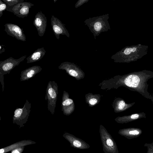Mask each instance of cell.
Segmentation results:
<instances>
[{"label":"cell","mask_w":153,"mask_h":153,"mask_svg":"<svg viewBox=\"0 0 153 153\" xmlns=\"http://www.w3.org/2000/svg\"><path fill=\"white\" fill-rule=\"evenodd\" d=\"M108 13L102 15L90 17L84 21L91 32L93 34L94 39L102 32H107L111 29L108 20Z\"/></svg>","instance_id":"obj_1"},{"label":"cell","mask_w":153,"mask_h":153,"mask_svg":"<svg viewBox=\"0 0 153 153\" xmlns=\"http://www.w3.org/2000/svg\"><path fill=\"white\" fill-rule=\"evenodd\" d=\"M27 56H22L18 59H15L12 57L0 62V82L2 85V91L4 90V75L9 74L10 71L16 66H18L26 57Z\"/></svg>","instance_id":"obj_2"},{"label":"cell","mask_w":153,"mask_h":153,"mask_svg":"<svg viewBox=\"0 0 153 153\" xmlns=\"http://www.w3.org/2000/svg\"><path fill=\"white\" fill-rule=\"evenodd\" d=\"M31 107V104L27 100L23 108H16L13 117V123L18 125L19 128L24 127L28 120Z\"/></svg>","instance_id":"obj_3"},{"label":"cell","mask_w":153,"mask_h":153,"mask_svg":"<svg viewBox=\"0 0 153 153\" xmlns=\"http://www.w3.org/2000/svg\"><path fill=\"white\" fill-rule=\"evenodd\" d=\"M58 86L54 81H49L46 90L45 100L47 101L48 108L51 114L55 112L58 94Z\"/></svg>","instance_id":"obj_4"},{"label":"cell","mask_w":153,"mask_h":153,"mask_svg":"<svg viewBox=\"0 0 153 153\" xmlns=\"http://www.w3.org/2000/svg\"><path fill=\"white\" fill-rule=\"evenodd\" d=\"M100 139L105 153H119L117 147L111 135L103 126L99 129Z\"/></svg>","instance_id":"obj_5"},{"label":"cell","mask_w":153,"mask_h":153,"mask_svg":"<svg viewBox=\"0 0 153 153\" xmlns=\"http://www.w3.org/2000/svg\"><path fill=\"white\" fill-rule=\"evenodd\" d=\"M34 4L30 2L23 1L9 8L7 11L13 13L19 18H24L29 14L30 9Z\"/></svg>","instance_id":"obj_6"},{"label":"cell","mask_w":153,"mask_h":153,"mask_svg":"<svg viewBox=\"0 0 153 153\" xmlns=\"http://www.w3.org/2000/svg\"><path fill=\"white\" fill-rule=\"evenodd\" d=\"M51 24L53 33L57 39L60 35H65L70 37V34L65 25L58 18L53 15L51 18Z\"/></svg>","instance_id":"obj_7"},{"label":"cell","mask_w":153,"mask_h":153,"mask_svg":"<svg viewBox=\"0 0 153 153\" xmlns=\"http://www.w3.org/2000/svg\"><path fill=\"white\" fill-rule=\"evenodd\" d=\"M4 30L7 34L15 38L18 40L26 41V37L22 28L17 25L10 23H6L4 25Z\"/></svg>","instance_id":"obj_8"},{"label":"cell","mask_w":153,"mask_h":153,"mask_svg":"<svg viewBox=\"0 0 153 153\" xmlns=\"http://www.w3.org/2000/svg\"><path fill=\"white\" fill-rule=\"evenodd\" d=\"M62 136L70 143V146L74 148L85 149L90 147V145L84 141L71 134L65 132Z\"/></svg>","instance_id":"obj_9"},{"label":"cell","mask_w":153,"mask_h":153,"mask_svg":"<svg viewBox=\"0 0 153 153\" xmlns=\"http://www.w3.org/2000/svg\"><path fill=\"white\" fill-rule=\"evenodd\" d=\"M47 23V18L41 11L38 12L36 14L33 21V24L36 28L39 36L42 37L43 36L45 32Z\"/></svg>","instance_id":"obj_10"},{"label":"cell","mask_w":153,"mask_h":153,"mask_svg":"<svg viewBox=\"0 0 153 153\" xmlns=\"http://www.w3.org/2000/svg\"><path fill=\"white\" fill-rule=\"evenodd\" d=\"M42 69L39 66L34 65L22 71L20 74V81L27 80L32 78L40 72Z\"/></svg>","instance_id":"obj_11"},{"label":"cell","mask_w":153,"mask_h":153,"mask_svg":"<svg viewBox=\"0 0 153 153\" xmlns=\"http://www.w3.org/2000/svg\"><path fill=\"white\" fill-rule=\"evenodd\" d=\"M36 143L30 140H23L12 144L0 149V153H6L12 150L22 146L36 144Z\"/></svg>","instance_id":"obj_12"},{"label":"cell","mask_w":153,"mask_h":153,"mask_svg":"<svg viewBox=\"0 0 153 153\" xmlns=\"http://www.w3.org/2000/svg\"><path fill=\"white\" fill-rule=\"evenodd\" d=\"M46 52L44 47L37 49L27 58V63H31L40 60L45 55Z\"/></svg>","instance_id":"obj_13"},{"label":"cell","mask_w":153,"mask_h":153,"mask_svg":"<svg viewBox=\"0 0 153 153\" xmlns=\"http://www.w3.org/2000/svg\"><path fill=\"white\" fill-rule=\"evenodd\" d=\"M140 82L139 77L135 75H131L128 76L125 79L126 85L128 87L135 88L137 87Z\"/></svg>","instance_id":"obj_14"},{"label":"cell","mask_w":153,"mask_h":153,"mask_svg":"<svg viewBox=\"0 0 153 153\" xmlns=\"http://www.w3.org/2000/svg\"><path fill=\"white\" fill-rule=\"evenodd\" d=\"M7 5V9L16 4L24 1V0H2Z\"/></svg>","instance_id":"obj_15"},{"label":"cell","mask_w":153,"mask_h":153,"mask_svg":"<svg viewBox=\"0 0 153 153\" xmlns=\"http://www.w3.org/2000/svg\"><path fill=\"white\" fill-rule=\"evenodd\" d=\"M7 6L6 4L2 0H0V18L3 15V12L4 11L7 10Z\"/></svg>","instance_id":"obj_16"},{"label":"cell","mask_w":153,"mask_h":153,"mask_svg":"<svg viewBox=\"0 0 153 153\" xmlns=\"http://www.w3.org/2000/svg\"><path fill=\"white\" fill-rule=\"evenodd\" d=\"M73 101L72 100L67 98L66 99H63V100L62 103V108L64 107L68 106L73 103Z\"/></svg>","instance_id":"obj_17"},{"label":"cell","mask_w":153,"mask_h":153,"mask_svg":"<svg viewBox=\"0 0 153 153\" xmlns=\"http://www.w3.org/2000/svg\"><path fill=\"white\" fill-rule=\"evenodd\" d=\"M89 1V0H79L75 4V7L77 8L84 4L87 2Z\"/></svg>","instance_id":"obj_18"},{"label":"cell","mask_w":153,"mask_h":153,"mask_svg":"<svg viewBox=\"0 0 153 153\" xmlns=\"http://www.w3.org/2000/svg\"><path fill=\"white\" fill-rule=\"evenodd\" d=\"M25 146H22L15 149L11 151V153H22L24 151Z\"/></svg>","instance_id":"obj_19"},{"label":"cell","mask_w":153,"mask_h":153,"mask_svg":"<svg viewBox=\"0 0 153 153\" xmlns=\"http://www.w3.org/2000/svg\"><path fill=\"white\" fill-rule=\"evenodd\" d=\"M125 105V103L123 101H121L118 104V108L120 110L123 109Z\"/></svg>","instance_id":"obj_20"},{"label":"cell","mask_w":153,"mask_h":153,"mask_svg":"<svg viewBox=\"0 0 153 153\" xmlns=\"http://www.w3.org/2000/svg\"><path fill=\"white\" fill-rule=\"evenodd\" d=\"M97 102V100L95 98H92L90 99L89 101V103L91 105H94Z\"/></svg>","instance_id":"obj_21"},{"label":"cell","mask_w":153,"mask_h":153,"mask_svg":"<svg viewBox=\"0 0 153 153\" xmlns=\"http://www.w3.org/2000/svg\"><path fill=\"white\" fill-rule=\"evenodd\" d=\"M139 133V132L137 130L131 131L129 132L130 134L132 135H137Z\"/></svg>","instance_id":"obj_22"},{"label":"cell","mask_w":153,"mask_h":153,"mask_svg":"<svg viewBox=\"0 0 153 153\" xmlns=\"http://www.w3.org/2000/svg\"><path fill=\"white\" fill-rule=\"evenodd\" d=\"M139 116V115L138 114H135L132 115L131 117L132 119H135L138 118Z\"/></svg>","instance_id":"obj_23"},{"label":"cell","mask_w":153,"mask_h":153,"mask_svg":"<svg viewBox=\"0 0 153 153\" xmlns=\"http://www.w3.org/2000/svg\"><path fill=\"white\" fill-rule=\"evenodd\" d=\"M136 51V49L135 48H132V52H134Z\"/></svg>","instance_id":"obj_24"},{"label":"cell","mask_w":153,"mask_h":153,"mask_svg":"<svg viewBox=\"0 0 153 153\" xmlns=\"http://www.w3.org/2000/svg\"><path fill=\"white\" fill-rule=\"evenodd\" d=\"M57 0H54V2H55Z\"/></svg>","instance_id":"obj_25"}]
</instances>
